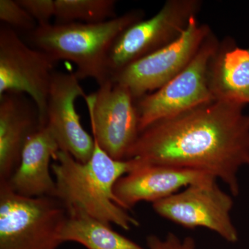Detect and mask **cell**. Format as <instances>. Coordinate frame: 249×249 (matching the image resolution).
<instances>
[{
  "label": "cell",
  "mask_w": 249,
  "mask_h": 249,
  "mask_svg": "<svg viewBox=\"0 0 249 249\" xmlns=\"http://www.w3.org/2000/svg\"><path fill=\"white\" fill-rule=\"evenodd\" d=\"M245 105L214 100L140 132L126 160L201 172L240 193L238 173L249 167Z\"/></svg>",
  "instance_id": "cell-1"
},
{
  "label": "cell",
  "mask_w": 249,
  "mask_h": 249,
  "mask_svg": "<svg viewBox=\"0 0 249 249\" xmlns=\"http://www.w3.org/2000/svg\"><path fill=\"white\" fill-rule=\"evenodd\" d=\"M94 142L93 155L85 163L68 152L58 150L55 153L52 171L56 197L67 211H82L128 231L139 226V222L118 204L114 188L119 178L134 168V161L114 160Z\"/></svg>",
  "instance_id": "cell-2"
},
{
  "label": "cell",
  "mask_w": 249,
  "mask_h": 249,
  "mask_svg": "<svg viewBox=\"0 0 249 249\" xmlns=\"http://www.w3.org/2000/svg\"><path fill=\"white\" fill-rule=\"evenodd\" d=\"M144 17L143 11L135 9L104 22L50 23L37 26L28 37L33 47L45 52L55 62L74 63L78 79L92 78L100 86L110 79L107 59L114 41Z\"/></svg>",
  "instance_id": "cell-3"
},
{
  "label": "cell",
  "mask_w": 249,
  "mask_h": 249,
  "mask_svg": "<svg viewBox=\"0 0 249 249\" xmlns=\"http://www.w3.org/2000/svg\"><path fill=\"white\" fill-rule=\"evenodd\" d=\"M67 215L55 196H21L0 182V249H56Z\"/></svg>",
  "instance_id": "cell-4"
},
{
  "label": "cell",
  "mask_w": 249,
  "mask_h": 249,
  "mask_svg": "<svg viewBox=\"0 0 249 249\" xmlns=\"http://www.w3.org/2000/svg\"><path fill=\"white\" fill-rule=\"evenodd\" d=\"M219 42L211 32L181 73L160 89L135 101L139 132L157 121L214 101L208 84V68Z\"/></svg>",
  "instance_id": "cell-5"
},
{
  "label": "cell",
  "mask_w": 249,
  "mask_h": 249,
  "mask_svg": "<svg viewBox=\"0 0 249 249\" xmlns=\"http://www.w3.org/2000/svg\"><path fill=\"white\" fill-rule=\"evenodd\" d=\"M202 1L168 0L153 17L134 23L121 33L109 51V77L129 64L169 45L182 34Z\"/></svg>",
  "instance_id": "cell-6"
},
{
  "label": "cell",
  "mask_w": 249,
  "mask_h": 249,
  "mask_svg": "<svg viewBox=\"0 0 249 249\" xmlns=\"http://www.w3.org/2000/svg\"><path fill=\"white\" fill-rule=\"evenodd\" d=\"M211 32L209 25L200 24L194 16L176 40L129 64L110 79L128 88L136 101L160 89L181 73Z\"/></svg>",
  "instance_id": "cell-7"
},
{
  "label": "cell",
  "mask_w": 249,
  "mask_h": 249,
  "mask_svg": "<svg viewBox=\"0 0 249 249\" xmlns=\"http://www.w3.org/2000/svg\"><path fill=\"white\" fill-rule=\"evenodd\" d=\"M56 63L45 52L27 45L12 28L0 26V96L27 95L38 108L42 126Z\"/></svg>",
  "instance_id": "cell-8"
},
{
  "label": "cell",
  "mask_w": 249,
  "mask_h": 249,
  "mask_svg": "<svg viewBox=\"0 0 249 249\" xmlns=\"http://www.w3.org/2000/svg\"><path fill=\"white\" fill-rule=\"evenodd\" d=\"M232 206L231 196L218 186L214 178L193 183L152 204L162 217L188 229L206 228L235 243L239 235L231 217Z\"/></svg>",
  "instance_id": "cell-9"
},
{
  "label": "cell",
  "mask_w": 249,
  "mask_h": 249,
  "mask_svg": "<svg viewBox=\"0 0 249 249\" xmlns=\"http://www.w3.org/2000/svg\"><path fill=\"white\" fill-rule=\"evenodd\" d=\"M85 100L94 140L111 158L125 160L140 133L135 100L128 88L109 79Z\"/></svg>",
  "instance_id": "cell-10"
},
{
  "label": "cell",
  "mask_w": 249,
  "mask_h": 249,
  "mask_svg": "<svg viewBox=\"0 0 249 249\" xmlns=\"http://www.w3.org/2000/svg\"><path fill=\"white\" fill-rule=\"evenodd\" d=\"M86 96L74 73L54 72L47 100L45 126L55 139L60 150L68 152L83 163L90 160L95 147L94 139L83 128L75 106L77 98Z\"/></svg>",
  "instance_id": "cell-11"
},
{
  "label": "cell",
  "mask_w": 249,
  "mask_h": 249,
  "mask_svg": "<svg viewBox=\"0 0 249 249\" xmlns=\"http://www.w3.org/2000/svg\"><path fill=\"white\" fill-rule=\"evenodd\" d=\"M132 160L134 168L119 178L114 188L118 204L127 211L142 201L153 204L178 193L181 188L214 178L195 170Z\"/></svg>",
  "instance_id": "cell-12"
},
{
  "label": "cell",
  "mask_w": 249,
  "mask_h": 249,
  "mask_svg": "<svg viewBox=\"0 0 249 249\" xmlns=\"http://www.w3.org/2000/svg\"><path fill=\"white\" fill-rule=\"evenodd\" d=\"M42 127L38 108L27 95L0 96V181L12 176L28 140Z\"/></svg>",
  "instance_id": "cell-13"
},
{
  "label": "cell",
  "mask_w": 249,
  "mask_h": 249,
  "mask_svg": "<svg viewBox=\"0 0 249 249\" xmlns=\"http://www.w3.org/2000/svg\"><path fill=\"white\" fill-rule=\"evenodd\" d=\"M60 150L50 131L41 127L30 138L23 149L20 161L12 176L5 182L21 196H55L56 184L52 171L51 160Z\"/></svg>",
  "instance_id": "cell-14"
},
{
  "label": "cell",
  "mask_w": 249,
  "mask_h": 249,
  "mask_svg": "<svg viewBox=\"0 0 249 249\" xmlns=\"http://www.w3.org/2000/svg\"><path fill=\"white\" fill-rule=\"evenodd\" d=\"M208 84L214 100L249 104V47L230 37L219 42L210 60Z\"/></svg>",
  "instance_id": "cell-15"
},
{
  "label": "cell",
  "mask_w": 249,
  "mask_h": 249,
  "mask_svg": "<svg viewBox=\"0 0 249 249\" xmlns=\"http://www.w3.org/2000/svg\"><path fill=\"white\" fill-rule=\"evenodd\" d=\"M67 212L60 236L62 243L76 242L88 249H146L114 231L111 225L82 211Z\"/></svg>",
  "instance_id": "cell-16"
},
{
  "label": "cell",
  "mask_w": 249,
  "mask_h": 249,
  "mask_svg": "<svg viewBox=\"0 0 249 249\" xmlns=\"http://www.w3.org/2000/svg\"><path fill=\"white\" fill-rule=\"evenodd\" d=\"M55 24H95L118 17L114 0H55Z\"/></svg>",
  "instance_id": "cell-17"
},
{
  "label": "cell",
  "mask_w": 249,
  "mask_h": 249,
  "mask_svg": "<svg viewBox=\"0 0 249 249\" xmlns=\"http://www.w3.org/2000/svg\"><path fill=\"white\" fill-rule=\"evenodd\" d=\"M0 19L15 31L30 34L37 27V23L18 2L17 0H0Z\"/></svg>",
  "instance_id": "cell-18"
},
{
  "label": "cell",
  "mask_w": 249,
  "mask_h": 249,
  "mask_svg": "<svg viewBox=\"0 0 249 249\" xmlns=\"http://www.w3.org/2000/svg\"><path fill=\"white\" fill-rule=\"evenodd\" d=\"M17 1L35 19L38 26L50 24V19L55 16V0H17Z\"/></svg>",
  "instance_id": "cell-19"
},
{
  "label": "cell",
  "mask_w": 249,
  "mask_h": 249,
  "mask_svg": "<svg viewBox=\"0 0 249 249\" xmlns=\"http://www.w3.org/2000/svg\"><path fill=\"white\" fill-rule=\"evenodd\" d=\"M147 249H196V242L191 237L181 240L178 236L169 232L164 239L156 235L147 237Z\"/></svg>",
  "instance_id": "cell-20"
}]
</instances>
